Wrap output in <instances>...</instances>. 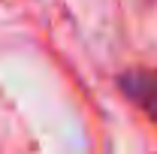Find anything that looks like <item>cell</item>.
Masks as SVG:
<instances>
[{"mask_svg":"<svg viewBox=\"0 0 157 154\" xmlns=\"http://www.w3.org/2000/svg\"><path fill=\"white\" fill-rule=\"evenodd\" d=\"M118 85L136 109L157 121V70H130L118 79Z\"/></svg>","mask_w":157,"mask_h":154,"instance_id":"1","label":"cell"}]
</instances>
